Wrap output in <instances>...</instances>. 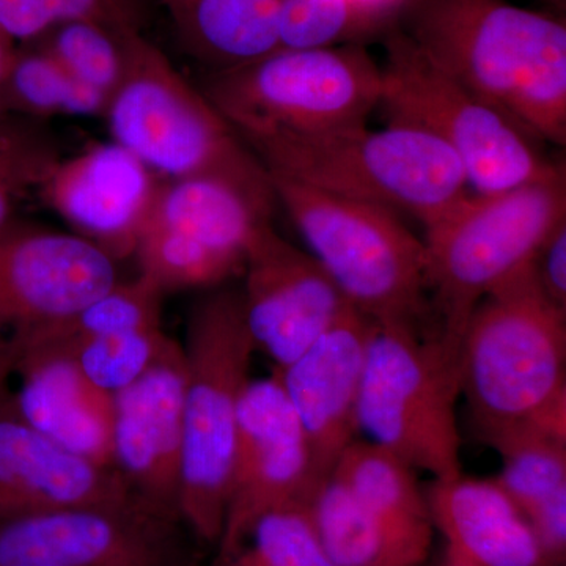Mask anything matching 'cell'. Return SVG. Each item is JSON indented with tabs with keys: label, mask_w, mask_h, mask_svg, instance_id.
Listing matches in <instances>:
<instances>
[{
	"label": "cell",
	"mask_w": 566,
	"mask_h": 566,
	"mask_svg": "<svg viewBox=\"0 0 566 566\" xmlns=\"http://www.w3.org/2000/svg\"><path fill=\"white\" fill-rule=\"evenodd\" d=\"M395 28L542 144H566V24L509 0H405Z\"/></svg>",
	"instance_id": "obj_1"
},
{
	"label": "cell",
	"mask_w": 566,
	"mask_h": 566,
	"mask_svg": "<svg viewBox=\"0 0 566 566\" xmlns=\"http://www.w3.org/2000/svg\"><path fill=\"white\" fill-rule=\"evenodd\" d=\"M566 314L534 262L480 301L461 338V394L480 439L524 430L566 436Z\"/></svg>",
	"instance_id": "obj_2"
},
{
	"label": "cell",
	"mask_w": 566,
	"mask_h": 566,
	"mask_svg": "<svg viewBox=\"0 0 566 566\" xmlns=\"http://www.w3.org/2000/svg\"><path fill=\"white\" fill-rule=\"evenodd\" d=\"M266 172L283 175L357 202L411 216L423 227L468 196V178L455 153L433 134L389 122L316 133L238 136Z\"/></svg>",
	"instance_id": "obj_3"
},
{
	"label": "cell",
	"mask_w": 566,
	"mask_h": 566,
	"mask_svg": "<svg viewBox=\"0 0 566 566\" xmlns=\"http://www.w3.org/2000/svg\"><path fill=\"white\" fill-rule=\"evenodd\" d=\"M566 221V172L493 193H468L424 227L428 292L436 333L461 346L483 297L534 262Z\"/></svg>",
	"instance_id": "obj_4"
},
{
	"label": "cell",
	"mask_w": 566,
	"mask_h": 566,
	"mask_svg": "<svg viewBox=\"0 0 566 566\" xmlns=\"http://www.w3.org/2000/svg\"><path fill=\"white\" fill-rule=\"evenodd\" d=\"M281 203L312 255L348 303L376 324L433 333L427 251L400 216L270 174Z\"/></svg>",
	"instance_id": "obj_5"
},
{
	"label": "cell",
	"mask_w": 566,
	"mask_h": 566,
	"mask_svg": "<svg viewBox=\"0 0 566 566\" xmlns=\"http://www.w3.org/2000/svg\"><path fill=\"white\" fill-rule=\"evenodd\" d=\"M182 349L180 520L203 542L218 543L226 523L238 417L255 353L241 292L221 290L193 305Z\"/></svg>",
	"instance_id": "obj_6"
},
{
	"label": "cell",
	"mask_w": 566,
	"mask_h": 566,
	"mask_svg": "<svg viewBox=\"0 0 566 566\" xmlns=\"http://www.w3.org/2000/svg\"><path fill=\"white\" fill-rule=\"evenodd\" d=\"M112 142L169 180L219 178L270 191L263 164L202 88L142 32L126 36V73L104 112Z\"/></svg>",
	"instance_id": "obj_7"
},
{
	"label": "cell",
	"mask_w": 566,
	"mask_h": 566,
	"mask_svg": "<svg viewBox=\"0 0 566 566\" xmlns=\"http://www.w3.org/2000/svg\"><path fill=\"white\" fill-rule=\"evenodd\" d=\"M461 346L438 333L376 324L357 403L359 430L434 480L461 475Z\"/></svg>",
	"instance_id": "obj_8"
},
{
	"label": "cell",
	"mask_w": 566,
	"mask_h": 566,
	"mask_svg": "<svg viewBox=\"0 0 566 566\" xmlns=\"http://www.w3.org/2000/svg\"><path fill=\"white\" fill-rule=\"evenodd\" d=\"M381 106L389 120L433 134L458 159L475 193L538 180L562 164L512 117L431 62L403 32L385 36Z\"/></svg>",
	"instance_id": "obj_9"
},
{
	"label": "cell",
	"mask_w": 566,
	"mask_h": 566,
	"mask_svg": "<svg viewBox=\"0 0 566 566\" xmlns=\"http://www.w3.org/2000/svg\"><path fill=\"white\" fill-rule=\"evenodd\" d=\"M202 91L238 136L327 132L367 123L381 106L382 70L363 44L275 51L208 73Z\"/></svg>",
	"instance_id": "obj_10"
},
{
	"label": "cell",
	"mask_w": 566,
	"mask_h": 566,
	"mask_svg": "<svg viewBox=\"0 0 566 566\" xmlns=\"http://www.w3.org/2000/svg\"><path fill=\"white\" fill-rule=\"evenodd\" d=\"M275 205L273 189L219 178L163 182L134 252L140 274L164 294L218 285L243 271L248 245Z\"/></svg>",
	"instance_id": "obj_11"
},
{
	"label": "cell",
	"mask_w": 566,
	"mask_h": 566,
	"mask_svg": "<svg viewBox=\"0 0 566 566\" xmlns=\"http://www.w3.org/2000/svg\"><path fill=\"white\" fill-rule=\"evenodd\" d=\"M178 523L139 501L0 523V566H185Z\"/></svg>",
	"instance_id": "obj_12"
},
{
	"label": "cell",
	"mask_w": 566,
	"mask_h": 566,
	"mask_svg": "<svg viewBox=\"0 0 566 566\" xmlns=\"http://www.w3.org/2000/svg\"><path fill=\"white\" fill-rule=\"evenodd\" d=\"M316 490L311 449L281 376L275 371L249 382L238 417L219 553L230 549L264 513L311 502Z\"/></svg>",
	"instance_id": "obj_13"
},
{
	"label": "cell",
	"mask_w": 566,
	"mask_h": 566,
	"mask_svg": "<svg viewBox=\"0 0 566 566\" xmlns=\"http://www.w3.org/2000/svg\"><path fill=\"white\" fill-rule=\"evenodd\" d=\"M117 260L76 233L13 221L0 233V340L66 318L118 283Z\"/></svg>",
	"instance_id": "obj_14"
},
{
	"label": "cell",
	"mask_w": 566,
	"mask_h": 566,
	"mask_svg": "<svg viewBox=\"0 0 566 566\" xmlns=\"http://www.w3.org/2000/svg\"><path fill=\"white\" fill-rule=\"evenodd\" d=\"M241 292L253 346L282 370L352 311L345 294L312 253L294 248L268 222L245 252Z\"/></svg>",
	"instance_id": "obj_15"
},
{
	"label": "cell",
	"mask_w": 566,
	"mask_h": 566,
	"mask_svg": "<svg viewBox=\"0 0 566 566\" xmlns=\"http://www.w3.org/2000/svg\"><path fill=\"white\" fill-rule=\"evenodd\" d=\"M186 356L172 342L147 374L114 395V468L155 512L180 520Z\"/></svg>",
	"instance_id": "obj_16"
},
{
	"label": "cell",
	"mask_w": 566,
	"mask_h": 566,
	"mask_svg": "<svg viewBox=\"0 0 566 566\" xmlns=\"http://www.w3.org/2000/svg\"><path fill=\"white\" fill-rule=\"evenodd\" d=\"M163 182L115 142L61 159L39 196L76 234L112 259L136 252Z\"/></svg>",
	"instance_id": "obj_17"
},
{
	"label": "cell",
	"mask_w": 566,
	"mask_h": 566,
	"mask_svg": "<svg viewBox=\"0 0 566 566\" xmlns=\"http://www.w3.org/2000/svg\"><path fill=\"white\" fill-rule=\"evenodd\" d=\"M375 326L352 308L296 360L275 370L303 427L318 488L359 430L357 403Z\"/></svg>",
	"instance_id": "obj_18"
},
{
	"label": "cell",
	"mask_w": 566,
	"mask_h": 566,
	"mask_svg": "<svg viewBox=\"0 0 566 566\" xmlns=\"http://www.w3.org/2000/svg\"><path fill=\"white\" fill-rule=\"evenodd\" d=\"M139 501L117 469L74 455L0 405V523L80 506ZM140 502V501H139Z\"/></svg>",
	"instance_id": "obj_19"
},
{
	"label": "cell",
	"mask_w": 566,
	"mask_h": 566,
	"mask_svg": "<svg viewBox=\"0 0 566 566\" xmlns=\"http://www.w3.org/2000/svg\"><path fill=\"white\" fill-rule=\"evenodd\" d=\"M14 375L21 378L14 403L25 422L74 455L114 468V395L93 386L65 353H17Z\"/></svg>",
	"instance_id": "obj_20"
},
{
	"label": "cell",
	"mask_w": 566,
	"mask_h": 566,
	"mask_svg": "<svg viewBox=\"0 0 566 566\" xmlns=\"http://www.w3.org/2000/svg\"><path fill=\"white\" fill-rule=\"evenodd\" d=\"M427 502L431 523L479 566H547L527 516L497 480H434Z\"/></svg>",
	"instance_id": "obj_21"
},
{
	"label": "cell",
	"mask_w": 566,
	"mask_h": 566,
	"mask_svg": "<svg viewBox=\"0 0 566 566\" xmlns=\"http://www.w3.org/2000/svg\"><path fill=\"white\" fill-rule=\"evenodd\" d=\"M308 510L335 566H422L430 556L433 524L376 512L331 476L316 490Z\"/></svg>",
	"instance_id": "obj_22"
},
{
	"label": "cell",
	"mask_w": 566,
	"mask_h": 566,
	"mask_svg": "<svg viewBox=\"0 0 566 566\" xmlns=\"http://www.w3.org/2000/svg\"><path fill=\"white\" fill-rule=\"evenodd\" d=\"M182 48L210 73L233 70L279 50L281 0H156Z\"/></svg>",
	"instance_id": "obj_23"
},
{
	"label": "cell",
	"mask_w": 566,
	"mask_h": 566,
	"mask_svg": "<svg viewBox=\"0 0 566 566\" xmlns=\"http://www.w3.org/2000/svg\"><path fill=\"white\" fill-rule=\"evenodd\" d=\"M163 297V290L139 274L132 282L115 283L109 292L74 314L39 327L10 345L14 354L33 349L71 353L95 338L155 329L161 327Z\"/></svg>",
	"instance_id": "obj_24"
},
{
	"label": "cell",
	"mask_w": 566,
	"mask_h": 566,
	"mask_svg": "<svg viewBox=\"0 0 566 566\" xmlns=\"http://www.w3.org/2000/svg\"><path fill=\"white\" fill-rule=\"evenodd\" d=\"M107 102L84 87L40 48L18 50L0 85V115L46 122L55 117H104Z\"/></svg>",
	"instance_id": "obj_25"
},
{
	"label": "cell",
	"mask_w": 566,
	"mask_h": 566,
	"mask_svg": "<svg viewBox=\"0 0 566 566\" xmlns=\"http://www.w3.org/2000/svg\"><path fill=\"white\" fill-rule=\"evenodd\" d=\"M331 479L376 512L409 523L433 524L415 469L374 441H353L346 447Z\"/></svg>",
	"instance_id": "obj_26"
},
{
	"label": "cell",
	"mask_w": 566,
	"mask_h": 566,
	"mask_svg": "<svg viewBox=\"0 0 566 566\" xmlns=\"http://www.w3.org/2000/svg\"><path fill=\"white\" fill-rule=\"evenodd\" d=\"M216 566H335L316 534L308 502L260 516Z\"/></svg>",
	"instance_id": "obj_27"
},
{
	"label": "cell",
	"mask_w": 566,
	"mask_h": 566,
	"mask_svg": "<svg viewBox=\"0 0 566 566\" xmlns=\"http://www.w3.org/2000/svg\"><path fill=\"white\" fill-rule=\"evenodd\" d=\"M128 35L98 22L66 21L35 41L74 81L109 102L125 77Z\"/></svg>",
	"instance_id": "obj_28"
},
{
	"label": "cell",
	"mask_w": 566,
	"mask_h": 566,
	"mask_svg": "<svg viewBox=\"0 0 566 566\" xmlns=\"http://www.w3.org/2000/svg\"><path fill=\"white\" fill-rule=\"evenodd\" d=\"M354 0H281L277 51H312L360 44L394 28Z\"/></svg>",
	"instance_id": "obj_29"
},
{
	"label": "cell",
	"mask_w": 566,
	"mask_h": 566,
	"mask_svg": "<svg viewBox=\"0 0 566 566\" xmlns=\"http://www.w3.org/2000/svg\"><path fill=\"white\" fill-rule=\"evenodd\" d=\"M490 446L504 463L495 480L524 515L566 488V436L524 430L495 439Z\"/></svg>",
	"instance_id": "obj_30"
},
{
	"label": "cell",
	"mask_w": 566,
	"mask_h": 566,
	"mask_svg": "<svg viewBox=\"0 0 566 566\" xmlns=\"http://www.w3.org/2000/svg\"><path fill=\"white\" fill-rule=\"evenodd\" d=\"M62 156L43 123L0 115V233L18 203L40 192Z\"/></svg>",
	"instance_id": "obj_31"
},
{
	"label": "cell",
	"mask_w": 566,
	"mask_h": 566,
	"mask_svg": "<svg viewBox=\"0 0 566 566\" xmlns=\"http://www.w3.org/2000/svg\"><path fill=\"white\" fill-rule=\"evenodd\" d=\"M66 21H93L118 33L140 32L137 0H0V31L35 41Z\"/></svg>",
	"instance_id": "obj_32"
},
{
	"label": "cell",
	"mask_w": 566,
	"mask_h": 566,
	"mask_svg": "<svg viewBox=\"0 0 566 566\" xmlns=\"http://www.w3.org/2000/svg\"><path fill=\"white\" fill-rule=\"evenodd\" d=\"M172 342L163 327H155L95 338L65 354L93 386L115 395L147 374Z\"/></svg>",
	"instance_id": "obj_33"
},
{
	"label": "cell",
	"mask_w": 566,
	"mask_h": 566,
	"mask_svg": "<svg viewBox=\"0 0 566 566\" xmlns=\"http://www.w3.org/2000/svg\"><path fill=\"white\" fill-rule=\"evenodd\" d=\"M547 566H562L566 557V488L547 497L527 515Z\"/></svg>",
	"instance_id": "obj_34"
},
{
	"label": "cell",
	"mask_w": 566,
	"mask_h": 566,
	"mask_svg": "<svg viewBox=\"0 0 566 566\" xmlns=\"http://www.w3.org/2000/svg\"><path fill=\"white\" fill-rule=\"evenodd\" d=\"M534 270L547 300L566 314V221L558 223L539 248Z\"/></svg>",
	"instance_id": "obj_35"
},
{
	"label": "cell",
	"mask_w": 566,
	"mask_h": 566,
	"mask_svg": "<svg viewBox=\"0 0 566 566\" xmlns=\"http://www.w3.org/2000/svg\"><path fill=\"white\" fill-rule=\"evenodd\" d=\"M14 364H17V354L10 342L0 340V405L10 397L9 379L14 375Z\"/></svg>",
	"instance_id": "obj_36"
},
{
	"label": "cell",
	"mask_w": 566,
	"mask_h": 566,
	"mask_svg": "<svg viewBox=\"0 0 566 566\" xmlns=\"http://www.w3.org/2000/svg\"><path fill=\"white\" fill-rule=\"evenodd\" d=\"M354 2L363 7V9L370 11V13L376 14V17L395 24L398 11H400L405 0H354Z\"/></svg>",
	"instance_id": "obj_37"
},
{
	"label": "cell",
	"mask_w": 566,
	"mask_h": 566,
	"mask_svg": "<svg viewBox=\"0 0 566 566\" xmlns=\"http://www.w3.org/2000/svg\"><path fill=\"white\" fill-rule=\"evenodd\" d=\"M17 41L10 39L7 33L0 31V85L9 73L11 63L17 57Z\"/></svg>",
	"instance_id": "obj_38"
},
{
	"label": "cell",
	"mask_w": 566,
	"mask_h": 566,
	"mask_svg": "<svg viewBox=\"0 0 566 566\" xmlns=\"http://www.w3.org/2000/svg\"><path fill=\"white\" fill-rule=\"evenodd\" d=\"M442 566H479L475 562H472L471 558L461 554L460 551L455 549V547L447 545L444 562H442Z\"/></svg>",
	"instance_id": "obj_39"
}]
</instances>
